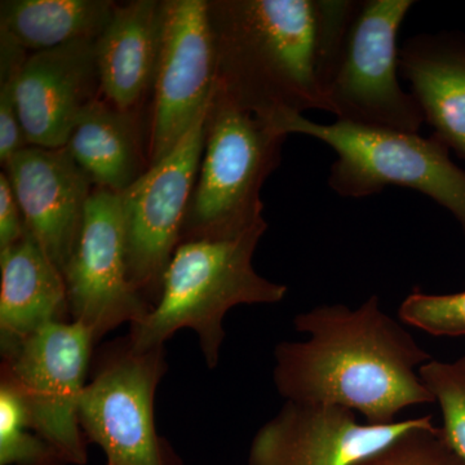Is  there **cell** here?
<instances>
[{
  "label": "cell",
  "mask_w": 465,
  "mask_h": 465,
  "mask_svg": "<svg viewBox=\"0 0 465 465\" xmlns=\"http://www.w3.org/2000/svg\"><path fill=\"white\" fill-rule=\"evenodd\" d=\"M305 341L274 349L273 381L290 402L339 406L367 424L396 423L407 407L433 403L419 369L432 357L372 295L351 309L321 305L293 318Z\"/></svg>",
  "instance_id": "6da1fadb"
},
{
  "label": "cell",
  "mask_w": 465,
  "mask_h": 465,
  "mask_svg": "<svg viewBox=\"0 0 465 465\" xmlns=\"http://www.w3.org/2000/svg\"><path fill=\"white\" fill-rule=\"evenodd\" d=\"M356 2L207 0L216 84L243 108L329 112L326 92Z\"/></svg>",
  "instance_id": "7a4b0ae2"
},
{
  "label": "cell",
  "mask_w": 465,
  "mask_h": 465,
  "mask_svg": "<svg viewBox=\"0 0 465 465\" xmlns=\"http://www.w3.org/2000/svg\"><path fill=\"white\" fill-rule=\"evenodd\" d=\"M268 224L232 240L183 242L164 273L161 295L142 322L131 326L127 342L137 353L164 347L183 329L197 332L202 353L215 369L225 341L224 318L238 305L277 304L286 284L262 277L253 253Z\"/></svg>",
  "instance_id": "3957f363"
},
{
  "label": "cell",
  "mask_w": 465,
  "mask_h": 465,
  "mask_svg": "<svg viewBox=\"0 0 465 465\" xmlns=\"http://www.w3.org/2000/svg\"><path fill=\"white\" fill-rule=\"evenodd\" d=\"M286 139L271 119L243 108L216 84L180 243L232 240L266 224L260 192L280 166Z\"/></svg>",
  "instance_id": "277c9868"
},
{
  "label": "cell",
  "mask_w": 465,
  "mask_h": 465,
  "mask_svg": "<svg viewBox=\"0 0 465 465\" xmlns=\"http://www.w3.org/2000/svg\"><path fill=\"white\" fill-rule=\"evenodd\" d=\"M272 124L284 134L314 137L335 152L330 188L345 198H365L387 186L427 195L458 220L465 234V171L439 137L336 121L322 124L298 113H280Z\"/></svg>",
  "instance_id": "5b68a950"
},
{
  "label": "cell",
  "mask_w": 465,
  "mask_h": 465,
  "mask_svg": "<svg viewBox=\"0 0 465 465\" xmlns=\"http://www.w3.org/2000/svg\"><path fill=\"white\" fill-rule=\"evenodd\" d=\"M412 0L356 2L327 85L329 113L338 121L419 134L424 115L400 84L397 36Z\"/></svg>",
  "instance_id": "8992f818"
},
{
  "label": "cell",
  "mask_w": 465,
  "mask_h": 465,
  "mask_svg": "<svg viewBox=\"0 0 465 465\" xmlns=\"http://www.w3.org/2000/svg\"><path fill=\"white\" fill-rule=\"evenodd\" d=\"M167 371L164 347L110 349L79 401V424L106 465H182L155 428L154 399Z\"/></svg>",
  "instance_id": "52a82bcc"
},
{
  "label": "cell",
  "mask_w": 465,
  "mask_h": 465,
  "mask_svg": "<svg viewBox=\"0 0 465 465\" xmlns=\"http://www.w3.org/2000/svg\"><path fill=\"white\" fill-rule=\"evenodd\" d=\"M94 338L79 322H52L3 358L2 374L25 401L34 430L67 465L87 464L79 401Z\"/></svg>",
  "instance_id": "ba28073f"
},
{
  "label": "cell",
  "mask_w": 465,
  "mask_h": 465,
  "mask_svg": "<svg viewBox=\"0 0 465 465\" xmlns=\"http://www.w3.org/2000/svg\"><path fill=\"white\" fill-rule=\"evenodd\" d=\"M207 109L173 152L122 194L128 280L152 308L182 241L203 154Z\"/></svg>",
  "instance_id": "9c48e42d"
},
{
  "label": "cell",
  "mask_w": 465,
  "mask_h": 465,
  "mask_svg": "<svg viewBox=\"0 0 465 465\" xmlns=\"http://www.w3.org/2000/svg\"><path fill=\"white\" fill-rule=\"evenodd\" d=\"M215 85L216 51L207 0H163L146 152L149 168L170 155L191 131Z\"/></svg>",
  "instance_id": "30bf717a"
},
{
  "label": "cell",
  "mask_w": 465,
  "mask_h": 465,
  "mask_svg": "<svg viewBox=\"0 0 465 465\" xmlns=\"http://www.w3.org/2000/svg\"><path fill=\"white\" fill-rule=\"evenodd\" d=\"M69 313L94 341L121 324L142 322L152 305L127 273L122 194L94 189L72 258L64 269Z\"/></svg>",
  "instance_id": "8fae6325"
},
{
  "label": "cell",
  "mask_w": 465,
  "mask_h": 465,
  "mask_svg": "<svg viewBox=\"0 0 465 465\" xmlns=\"http://www.w3.org/2000/svg\"><path fill=\"white\" fill-rule=\"evenodd\" d=\"M421 420L362 424L351 410L286 401L253 437L249 465H351Z\"/></svg>",
  "instance_id": "7c38bea8"
},
{
  "label": "cell",
  "mask_w": 465,
  "mask_h": 465,
  "mask_svg": "<svg viewBox=\"0 0 465 465\" xmlns=\"http://www.w3.org/2000/svg\"><path fill=\"white\" fill-rule=\"evenodd\" d=\"M26 229L64 272L84 226L94 191L87 173L66 148L26 146L3 166Z\"/></svg>",
  "instance_id": "4fadbf2b"
},
{
  "label": "cell",
  "mask_w": 465,
  "mask_h": 465,
  "mask_svg": "<svg viewBox=\"0 0 465 465\" xmlns=\"http://www.w3.org/2000/svg\"><path fill=\"white\" fill-rule=\"evenodd\" d=\"M94 45L70 43L27 56L15 92L29 145L65 148L84 110L101 96Z\"/></svg>",
  "instance_id": "5bb4252c"
},
{
  "label": "cell",
  "mask_w": 465,
  "mask_h": 465,
  "mask_svg": "<svg viewBox=\"0 0 465 465\" xmlns=\"http://www.w3.org/2000/svg\"><path fill=\"white\" fill-rule=\"evenodd\" d=\"M163 0L116 3L94 45L101 97L125 112H140L153 90L161 51Z\"/></svg>",
  "instance_id": "9a60e30c"
},
{
  "label": "cell",
  "mask_w": 465,
  "mask_h": 465,
  "mask_svg": "<svg viewBox=\"0 0 465 465\" xmlns=\"http://www.w3.org/2000/svg\"><path fill=\"white\" fill-rule=\"evenodd\" d=\"M400 72L434 136L465 161V35L442 32L406 39Z\"/></svg>",
  "instance_id": "2e32d148"
},
{
  "label": "cell",
  "mask_w": 465,
  "mask_h": 465,
  "mask_svg": "<svg viewBox=\"0 0 465 465\" xmlns=\"http://www.w3.org/2000/svg\"><path fill=\"white\" fill-rule=\"evenodd\" d=\"M0 347L5 358L47 324L65 322L69 304L63 272L27 229L20 241L0 251Z\"/></svg>",
  "instance_id": "e0dca14e"
},
{
  "label": "cell",
  "mask_w": 465,
  "mask_h": 465,
  "mask_svg": "<svg viewBox=\"0 0 465 465\" xmlns=\"http://www.w3.org/2000/svg\"><path fill=\"white\" fill-rule=\"evenodd\" d=\"M140 112L94 100L79 118L65 148L94 189L124 194L148 171Z\"/></svg>",
  "instance_id": "ac0fdd59"
},
{
  "label": "cell",
  "mask_w": 465,
  "mask_h": 465,
  "mask_svg": "<svg viewBox=\"0 0 465 465\" xmlns=\"http://www.w3.org/2000/svg\"><path fill=\"white\" fill-rule=\"evenodd\" d=\"M115 5L112 0H2L0 41L27 54L97 41Z\"/></svg>",
  "instance_id": "d6986e66"
},
{
  "label": "cell",
  "mask_w": 465,
  "mask_h": 465,
  "mask_svg": "<svg viewBox=\"0 0 465 465\" xmlns=\"http://www.w3.org/2000/svg\"><path fill=\"white\" fill-rule=\"evenodd\" d=\"M0 465H67L56 449L34 430L16 385L0 381Z\"/></svg>",
  "instance_id": "ffe728a7"
},
{
  "label": "cell",
  "mask_w": 465,
  "mask_h": 465,
  "mask_svg": "<svg viewBox=\"0 0 465 465\" xmlns=\"http://www.w3.org/2000/svg\"><path fill=\"white\" fill-rule=\"evenodd\" d=\"M351 465H465V461L433 424L432 416H423L420 423Z\"/></svg>",
  "instance_id": "44dd1931"
},
{
  "label": "cell",
  "mask_w": 465,
  "mask_h": 465,
  "mask_svg": "<svg viewBox=\"0 0 465 465\" xmlns=\"http://www.w3.org/2000/svg\"><path fill=\"white\" fill-rule=\"evenodd\" d=\"M419 376L442 412L443 436L465 461V357L454 362L430 360Z\"/></svg>",
  "instance_id": "7402d4cb"
},
{
  "label": "cell",
  "mask_w": 465,
  "mask_h": 465,
  "mask_svg": "<svg viewBox=\"0 0 465 465\" xmlns=\"http://www.w3.org/2000/svg\"><path fill=\"white\" fill-rule=\"evenodd\" d=\"M403 323L433 336H465V291L449 295H430L415 290L399 308Z\"/></svg>",
  "instance_id": "603a6c76"
},
{
  "label": "cell",
  "mask_w": 465,
  "mask_h": 465,
  "mask_svg": "<svg viewBox=\"0 0 465 465\" xmlns=\"http://www.w3.org/2000/svg\"><path fill=\"white\" fill-rule=\"evenodd\" d=\"M29 54L5 41H0V163H5L29 146L18 118L16 81Z\"/></svg>",
  "instance_id": "cb8c5ba5"
},
{
  "label": "cell",
  "mask_w": 465,
  "mask_h": 465,
  "mask_svg": "<svg viewBox=\"0 0 465 465\" xmlns=\"http://www.w3.org/2000/svg\"><path fill=\"white\" fill-rule=\"evenodd\" d=\"M25 222L14 189L5 171L0 173V251L8 249L24 237Z\"/></svg>",
  "instance_id": "d4e9b609"
}]
</instances>
